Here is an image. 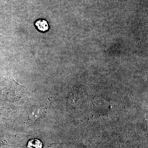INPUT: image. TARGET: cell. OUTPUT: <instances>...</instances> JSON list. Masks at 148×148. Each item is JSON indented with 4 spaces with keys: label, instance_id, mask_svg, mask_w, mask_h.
Listing matches in <instances>:
<instances>
[{
    "label": "cell",
    "instance_id": "3957f363",
    "mask_svg": "<svg viewBox=\"0 0 148 148\" xmlns=\"http://www.w3.org/2000/svg\"><path fill=\"white\" fill-rule=\"evenodd\" d=\"M42 143L38 140H32L28 143V147L29 148H42Z\"/></svg>",
    "mask_w": 148,
    "mask_h": 148
},
{
    "label": "cell",
    "instance_id": "6da1fadb",
    "mask_svg": "<svg viewBox=\"0 0 148 148\" xmlns=\"http://www.w3.org/2000/svg\"><path fill=\"white\" fill-rule=\"evenodd\" d=\"M45 112L44 108L41 107H37L32 110L30 112L29 117L31 119L34 120H37L38 119L44 116Z\"/></svg>",
    "mask_w": 148,
    "mask_h": 148
},
{
    "label": "cell",
    "instance_id": "7a4b0ae2",
    "mask_svg": "<svg viewBox=\"0 0 148 148\" xmlns=\"http://www.w3.org/2000/svg\"><path fill=\"white\" fill-rule=\"evenodd\" d=\"M35 25L38 31L45 32L49 29V25L47 21L44 19H40L35 22Z\"/></svg>",
    "mask_w": 148,
    "mask_h": 148
}]
</instances>
